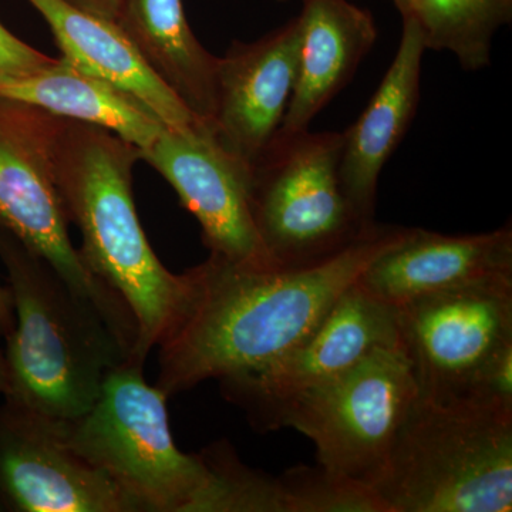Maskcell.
Here are the masks:
<instances>
[{"mask_svg": "<svg viewBox=\"0 0 512 512\" xmlns=\"http://www.w3.org/2000/svg\"><path fill=\"white\" fill-rule=\"evenodd\" d=\"M55 177L69 222L79 228L87 268L123 299L136 320L130 362L144 366L184 292L158 259L138 218L133 168L141 151L106 128L60 119Z\"/></svg>", "mask_w": 512, "mask_h": 512, "instance_id": "7a4b0ae2", "label": "cell"}, {"mask_svg": "<svg viewBox=\"0 0 512 512\" xmlns=\"http://www.w3.org/2000/svg\"><path fill=\"white\" fill-rule=\"evenodd\" d=\"M28 2L46 20L64 59L133 97L165 127L202 123L148 66L116 22L73 8L63 0Z\"/></svg>", "mask_w": 512, "mask_h": 512, "instance_id": "e0dca14e", "label": "cell"}, {"mask_svg": "<svg viewBox=\"0 0 512 512\" xmlns=\"http://www.w3.org/2000/svg\"><path fill=\"white\" fill-rule=\"evenodd\" d=\"M0 259L15 308L3 397L52 419H79L107 376L130 359V349L92 301L2 228Z\"/></svg>", "mask_w": 512, "mask_h": 512, "instance_id": "3957f363", "label": "cell"}, {"mask_svg": "<svg viewBox=\"0 0 512 512\" xmlns=\"http://www.w3.org/2000/svg\"><path fill=\"white\" fill-rule=\"evenodd\" d=\"M0 99L29 104L60 119L106 128L140 151L150 147L165 128L133 97L64 57L40 72L0 77Z\"/></svg>", "mask_w": 512, "mask_h": 512, "instance_id": "ac0fdd59", "label": "cell"}, {"mask_svg": "<svg viewBox=\"0 0 512 512\" xmlns=\"http://www.w3.org/2000/svg\"><path fill=\"white\" fill-rule=\"evenodd\" d=\"M63 2L90 15L117 22L123 0H63Z\"/></svg>", "mask_w": 512, "mask_h": 512, "instance_id": "d4e9b609", "label": "cell"}, {"mask_svg": "<svg viewBox=\"0 0 512 512\" xmlns=\"http://www.w3.org/2000/svg\"><path fill=\"white\" fill-rule=\"evenodd\" d=\"M426 52L416 23L403 19L402 39L389 69L359 119L342 133L340 185L363 224H375L380 175L416 117Z\"/></svg>", "mask_w": 512, "mask_h": 512, "instance_id": "9a60e30c", "label": "cell"}, {"mask_svg": "<svg viewBox=\"0 0 512 512\" xmlns=\"http://www.w3.org/2000/svg\"><path fill=\"white\" fill-rule=\"evenodd\" d=\"M299 56V20L272 30L255 42L235 40L218 57L215 114L218 141L251 165L284 121Z\"/></svg>", "mask_w": 512, "mask_h": 512, "instance_id": "4fadbf2b", "label": "cell"}, {"mask_svg": "<svg viewBox=\"0 0 512 512\" xmlns=\"http://www.w3.org/2000/svg\"><path fill=\"white\" fill-rule=\"evenodd\" d=\"M417 399L419 386L403 349H379L281 404L262 431H299L315 444L320 466L373 487Z\"/></svg>", "mask_w": 512, "mask_h": 512, "instance_id": "ba28073f", "label": "cell"}, {"mask_svg": "<svg viewBox=\"0 0 512 512\" xmlns=\"http://www.w3.org/2000/svg\"><path fill=\"white\" fill-rule=\"evenodd\" d=\"M386 348H402L396 308L356 281L296 348L258 372L220 382L221 393L262 431L281 404Z\"/></svg>", "mask_w": 512, "mask_h": 512, "instance_id": "30bf717a", "label": "cell"}, {"mask_svg": "<svg viewBox=\"0 0 512 512\" xmlns=\"http://www.w3.org/2000/svg\"><path fill=\"white\" fill-rule=\"evenodd\" d=\"M510 274L511 224L470 235L409 228L397 244L366 266L357 285L397 308L423 296Z\"/></svg>", "mask_w": 512, "mask_h": 512, "instance_id": "5bb4252c", "label": "cell"}, {"mask_svg": "<svg viewBox=\"0 0 512 512\" xmlns=\"http://www.w3.org/2000/svg\"><path fill=\"white\" fill-rule=\"evenodd\" d=\"M57 127L59 117L45 110L0 99V228L92 301L131 353L136 320L123 299L87 268L70 239L53 160Z\"/></svg>", "mask_w": 512, "mask_h": 512, "instance_id": "52a82bcc", "label": "cell"}, {"mask_svg": "<svg viewBox=\"0 0 512 512\" xmlns=\"http://www.w3.org/2000/svg\"><path fill=\"white\" fill-rule=\"evenodd\" d=\"M15 328V308L9 286L0 285V332L3 340L8 338Z\"/></svg>", "mask_w": 512, "mask_h": 512, "instance_id": "484cf974", "label": "cell"}, {"mask_svg": "<svg viewBox=\"0 0 512 512\" xmlns=\"http://www.w3.org/2000/svg\"><path fill=\"white\" fill-rule=\"evenodd\" d=\"M298 20V73L279 128L284 134L309 130L348 86L377 39L372 13L349 0H303Z\"/></svg>", "mask_w": 512, "mask_h": 512, "instance_id": "2e32d148", "label": "cell"}, {"mask_svg": "<svg viewBox=\"0 0 512 512\" xmlns=\"http://www.w3.org/2000/svg\"><path fill=\"white\" fill-rule=\"evenodd\" d=\"M372 488L390 512H510L512 413L419 396Z\"/></svg>", "mask_w": 512, "mask_h": 512, "instance_id": "277c9868", "label": "cell"}, {"mask_svg": "<svg viewBox=\"0 0 512 512\" xmlns=\"http://www.w3.org/2000/svg\"><path fill=\"white\" fill-rule=\"evenodd\" d=\"M201 454L212 474L211 512H286L279 477L242 463L228 441Z\"/></svg>", "mask_w": 512, "mask_h": 512, "instance_id": "44dd1931", "label": "cell"}, {"mask_svg": "<svg viewBox=\"0 0 512 512\" xmlns=\"http://www.w3.org/2000/svg\"><path fill=\"white\" fill-rule=\"evenodd\" d=\"M150 164L200 222L211 255L234 264L271 268L252 220L251 165L229 153L211 126L168 128L146 150Z\"/></svg>", "mask_w": 512, "mask_h": 512, "instance_id": "8fae6325", "label": "cell"}, {"mask_svg": "<svg viewBox=\"0 0 512 512\" xmlns=\"http://www.w3.org/2000/svg\"><path fill=\"white\" fill-rule=\"evenodd\" d=\"M3 335L0 332V394L5 396L8 393V367H6L5 346H3Z\"/></svg>", "mask_w": 512, "mask_h": 512, "instance_id": "4316f807", "label": "cell"}, {"mask_svg": "<svg viewBox=\"0 0 512 512\" xmlns=\"http://www.w3.org/2000/svg\"><path fill=\"white\" fill-rule=\"evenodd\" d=\"M286 512H390L369 485L316 464L279 476Z\"/></svg>", "mask_w": 512, "mask_h": 512, "instance_id": "7402d4cb", "label": "cell"}, {"mask_svg": "<svg viewBox=\"0 0 512 512\" xmlns=\"http://www.w3.org/2000/svg\"><path fill=\"white\" fill-rule=\"evenodd\" d=\"M0 511L134 512L106 473L80 456L62 420L0 406Z\"/></svg>", "mask_w": 512, "mask_h": 512, "instance_id": "7c38bea8", "label": "cell"}, {"mask_svg": "<svg viewBox=\"0 0 512 512\" xmlns=\"http://www.w3.org/2000/svg\"><path fill=\"white\" fill-rule=\"evenodd\" d=\"M396 311L419 396L468 400L487 363L512 343V274L423 296Z\"/></svg>", "mask_w": 512, "mask_h": 512, "instance_id": "9c48e42d", "label": "cell"}, {"mask_svg": "<svg viewBox=\"0 0 512 512\" xmlns=\"http://www.w3.org/2000/svg\"><path fill=\"white\" fill-rule=\"evenodd\" d=\"M468 402L512 413V343L484 367Z\"/></svg>", "mask_w": 512, "mask_h": 512, "instance_id": "603a6c76", "label": "cell"}, {"mask_svg": "<svg viewBox=\"0 0 512 512\" xmlns=\"http://www.w3.org/2000/svg\"><path fill=\"white\" fill-rule=\"evenodd\" d=\"M409 228L375 224L322 264L255 268L221 256L183 274L184 292L158 342L156 386L170 399L205 380L237 379L308 338L366 266Z\"/></svg>", "mask_w": 512, "mask_h": 512, "instance_id": "6da1fadb", "label": "cell"}, {"mask_svg": "<svg viewBox=\"0 0 512 512\" xmlns=\"http://www.w3.org/2000/svg\"><path fill=\"white\" fill-rule=\"evenodd\" d=\"M116 23L191 113L211 126L218 57L192 32L183 0H123Z\"/></svg>", "mask_w": 512, "mask_h": 512, "instance_id": "d6986e66", "label": "cell"}, {"mask_svg": "<svg viewBox=\"0 0 512 512\" xmlns=\"http://www.w3.org/2000/svg\"><path fill=\"white\" fill-rule=\"evenodd\" d=\"M276 2H286V0H276Z\"/></svg>", "mask_w": 512, "mask_h": 512, "instance_id": "83f0119b", "label": "cell"}, {"mask_svg": "<svg viewBox=\"0 0 512 512\" xmlns=\"http://www.w3.org/2000/svg\"><path fill=\"white\" fill-rule=\"evenodd\" d=\"M59 57L46 56L20 40L0 23V77L25 76L40 72L57 62Z\"/></svg>", "mask_w": 512, "mask_h": 512, "instance_id": "cb8c5ba5", "label": "cell"}, {"mask_svg": "<svg viewBox=\"0 0 512 512\" xmlns=\"http://www.w3.org/2000/svg\"><path fill=\"white\" fill-rule=\"evenodd\" d=\"M342 148L336 131H278L251 164L252 220L271 268L322 264L376 224H363L343 194Z\"/></svg>", "mask_w": 512, "mask_h": 512, "instance_id": "8992f818", "label": "cell"}, {"mask_svg": "<svg viewBox=\"0 0 512 512\" xmlns=\"http://www.w3.org/2000/svg\"><path fill=\"white\" fill-rule=\"evenodd\" d=\"M416 23L426 50L453 53L466 72L491 63L495 33L512 19V0H392Z\"/></svg>", "mask_w": 512, "mask_h": 512, "instance_id": "ffe728a7", "label": "cell"}, {"mask_svg": "<svg viewBox=\"0 0 512 512\" xmlns=\"http://www.w3.org/2000/svg\"><path fill=\"white\" fill-rule=\"evenodd\" d=\"M127 360L107 376L96 403L63 421L70 446L106 473L134 512H210L212 474L200 453L175 444L167 400Z\"/></svg>", "mask_w": 512, "mask_h": 512, "instance_id": "5b68a950", "label": "cell"}]
</instances>
